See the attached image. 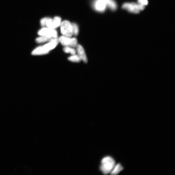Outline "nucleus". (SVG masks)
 <instances>
[{
  "instance_id": "1",
  "label": "nucleus",
  "mask_w": 175,
  "mask_h": 175,
  "mask_svg": "<svg viewBox=\"0 0 175 175\" xmlns=\"http://www.w3.org/2000/svg\"><path fill=\"white\" fill-rule=\"evenodd\" d=\"M59 42L58 39L54 38L43 46L39 47L34 50L32 52L34 55H41L48 53L57 46Z\"/></svg>"
},
{
  "instance_id": "2",
  "label": "nucleus",
  "mask_w": 175,
  "mask_h": 175,
  "mask_svg": "<svg viewBox=\"0 0 175 175\" xmlns=\"http://www.w3.org/2000/svg\"><path fill=\"white\" fill-rule=\"evenodd\" d=\"M115 165V162L112 157H106L102 160L100 169L103 174H107L111 172Z\"/></svg>"
},
{
  "instance_id": "3",
  "label": "nucleus",
  "mask_w": 175,
  "mask_h": 175,
  "mask_svg": "<svg viewBox=\"0 0 175 175\" xmlns=\"http://www.w3.org/2000/svg\"><path fill=\"white\" fill-rule=\"evenodd\" d=\"M122 8L130 12L138 14L140 11L143 10L145 6L138 3L128 2L124 3L123 5Z\"/></svg>"
},
{
  "instance_id": "4",
  "label": "nucleus",
  "mask_w": 175,
  "mask_h": 175,
  "mask_svg": "<svg viewBox=\"0 0 175 175\" xmlns=\"http://www.w3.org/2000/svg\"><path fill=\"white\" fill-rule=\"evenodd\" d=\"M61 30L63 36L71 37L73 35L72 24L68 21H64L61 24Z\"/></svg>"
},
{
  "instance_id": "5",
  "label": "nucleus",
  "mask_w": 175,
  "mask_h": 175,
  "mask_svg": "<svg viewBox=\"0 0 175 175\" xmlns=\"http://www.w3.org/2000/svg\"><path fill=\"white\" fill-rule=\"evenodd\" d=\"M59 41L63 46L76 47L78 46L77 40L75 38H71L64 36L60 37Z\"/></svg>"
},
{
  "instance_id": "6",
  "label": "nucleus",
  "mask_w": 175,
  "mask_h": 175,
  "mask_svg": "<svg viewBox=\"0 0 175 175\" xmlns=\"http://www.w3.org/2000/svg\"><path fill=\"white\" fill-rule=\"evenodd\" d=\"M38 33L40 36H46L53 38H57L58 35L56 30L48 27L44 28L40 30Z\"/></svg>"
},
{
  "instance_id": "7",
  "label": "nucleus",
  "mask_w": 175,
  "mask_h": 175,
  "mask_svg": "<svg viewBox=\"0 0 175 175\" xmlns=\"http://www.w3.org/2000/svg\"><path fill=\"white\" fill-rule=\"evenodd\" d=\"M93 6L96 10L102 12H104L107 7L105 0H95Z\"/></svg>"
},
{
  "instance_id": "8",
  "label": "nucleus",
  "mask_w": 175,
  "mask_h": 175,
  "mask_svg": "<svg viewBox=\"0 0 175 175\" xmlns=\"http://www.w3.org/2000/svg\"><path fill=\"white\" fill-rule=\"evenodd\" d=\"M77 47L78 55L84 62L87 63L88 62L87 58L83 47L79 44H78Z\"/></svg>"
},
{
  "instance_id": "9",
  "label": "nucleus",
  "mask_w": 175,
  "mask_h": 175,
  "mask_svg": "<svg viewBox=\"0 0 175 175\" xmlns=\"http://www.w3.org/2000/svg\"><path fill=\"white\" fill-rule=\"evenodd\" d=\"M55 38H53L52 37L46 36H41L37 38L36 40V41L37 43H43L47 42H50L53 39Z\"/></svg>"
},
{
  "instance_id": "10",
  "label": "nucleus",
  "mask_w": 175,
  "mask_h": 175,
  "mask_svg": "<svg viewBox=\"0 0 175 175\" xmlns=\"http://www.w3.org/2000/svg\"><path fill=\"white\" fill-rule=\"evenodd\" d=\"M123 168L121 164L118 163L114 167L112 170L111 172L112 175H117L120 172L123 170Z\"/></svg>"
},
{
  "instance_id": "11",
  "label": "nucleus",
  "mask_w": 175,
  "mask_h": 175,
  "mask_svg": "<svg viewBox=\"0 0 175 175\" xmlns=\"http://www.w3.org/2000/svg\"><path fill=\"white\" fill-rule=\"evenodd\" d=\"M61 18L59 17H55L53 19V29H56L60 26H61Z\"/></svg>"
},
{
  "instance_id": "12",
  "label": "nucleus",
  "mask_w": 175,
  "mask_h": 175,
  "mask_svg": "<svg viewBox=\"0 0 175 175\" xmlns=\"http://www.w3.org/2000/svg\"><path fill=\"white\" fill-rule=\"evenodd\" d=\"M69 61L75 62H80L81 60L78 55L75 54L72 55L69 57L68 58Z\"/></svg>"
},
{
  "instance_id": "13",
  "label": "nucleus",
  "mask_w": 175,
  "mask_h": 175,
  "mask_svg": "<svg viewBox=\"0 0 175 175\" xmlns=\"http://www.w3.org/2000/svg\"><path fill=\"white\" fill-rule=\"evenodd\" d=\"M64 52L74 55L76 54V51L73 47H65L63 49Z\"/></svg>"
},
{
  "instance_id": "14",
  "label": "nucleus",
  "mask_w": 175,
  "mask_h": 175,
  "mask_svg": "<svg viewBox=\"0 0 175 175\" xmlns=\"http://www.w3.org/2000/svg\"><path fill=\"white\" fill-rule=\"evenodd\" d=\"M73 34L75 36L78 35L79 33V28L77 25L75 23H73L72 24Z\"/></svg>"
},
{
  "instance_id": "15",
  "label": "nucleus",
  "mask_w": 175,
  "mask_h": 175,
  "mask_svg": "<svg viewBox=\"0 0 175 175\" xmlns=\"http://www.w3.org/2000/svg\"><path fill=\"white\" fill-rule=\"evenodd\" d=\"M138 3L143 5V6H145L148 4V0H138Z\"/></svg>"
}]
</instances>
